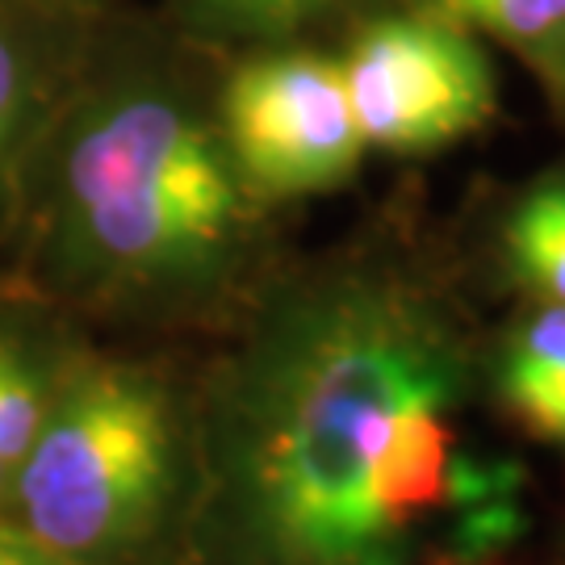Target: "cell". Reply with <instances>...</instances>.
I'll use <instances>...</instances> for the list:
<instances>
[{
    "instance_id": "obj_1",
    "label": "cell",
    "mask_w": 565,
    "mask_h": 565,
    "mask_svg": "<svg viewBox=\"0 0 565 565\" xmlns=\"http://www.w3.org/2000/svg\"><path fill=\"white\" fill-rule=\"evenodd\" d=\"M478 356L394 264H331L256 310L193 424L205 565H348L440 515L515 503V461L465 448Z\"/></svg>"
},
{
    "instance_id": "obj_2",
    "label": "cell",
    "mask_w": 565,
    "mask_h": 565,
    "mask_svg": "<svg viewBox=\"0 0 565 565\" xmlns=\"http://www.w3.org/2000/svg\"><path fill=\"white\" fill-rule=\"evenodd\" d=\"M25 205L46 294L93 310H181L239 277L256 198L181 84L118 67L51 109Z\"/></svg>"
},
{
    "instance_id": "obj_3",
    "label": "cell",
    "mask_w": 565,
    "mask_h": 565,
    "mask_svg": "<svg viewBox=\"0 0 565 565\" xmlns=\"http://www.w3.org/2000/svg\"><path fill=\"white\" fill-rule=\"evenodd\" d=\"M193 503V419L156 369L76 356L0 515L72 565H142Z\"/></svg>"
},
{
    "instance_id": "obj_4",
    "label": "cell",
    "mask_w": 565,
    "mask_h": 565,
    "mask_svg": "<svg viewBox=\"0 0 565 565\" xmlns=\"http://www.w3.org/2000/svg\"><path fill=\"white\" fill-rule=\"evenodd\" d=\"M214 121L256 202L331 193L352 181L364 156L340 60L319 51H264L243 60L226 76Z\"/></svg>"
},
{
    "instance_id": "obj_5",
    "label": "cell",
    "mask_w": 565,
    "mask_h": 565,
    "mask_svg": "<svg viewBox=\"0 0 565 565\" xmlns=\"http://www.w3.org/2000/svg\"><path fill=\"white\" fill-rule=\"evenodd\" d=\"M340 72L364 147L398 156L469 139L499 109V76L478 34L424 9L361 25Z\"/></svg>"
},
{
    "instance_id": "obj_6",
    "label": "cell",
    "mask_w": 565,
    "mask_h": 565,
    "mask_svg": "<svg viewBox=\"0 0 565 565\" xmlns=\"http://www.w3.org/2000/svg\"><path fill=\"white\" fill-rule=\"evenodd\" d=\"M76 348L46 310L30 302L0 306V507L39 436Z\"/></svg>"
},
{
    "instance_id": "obj_7",
    "label": "cell",
    "mask_w": 565,
    "mask_h": 565,
    "mask_svg": "<svg viewBox=\"0 0 565 565\" xmlns=\"http://www.w3.org/2000/svg\"><path fill=\"white\" fill-rule=\"evenodd\" d=\"M486 382L527 436L565 452V306H527L494 343Z\"/></svg>"
},
{
    "instance_id": "obj_8",
    "label": "cell",
    "mask_w": 565,
    "mask_h": 565,
    "mask_svg": "<svg viewBox=\"0 0 565 565\" xmlns=\"http://www.w3.org/2000/svg\"><path fill=\"white\" fill-rule=\"evenodd\" d=\"M51 109V81L34 42L0 13V231L25 205V184Z\"/></svg>"
},
{
    "instance_id": "obj_9",
    "label": "cell",
    "mask_w": 565,
    "mask_h": 565,
    "mask_svg": "<svg viewBox=\"0 0 565 565\" xmlns=\"http://www.w3.org/2000/svg\"><path fill=\"white\" fill-rule=\"evenodd\" d=\"M511 281L532 302L565 306V172H545L511 202L499 226Z\"/></svg>"
},
{
    "instance_id": "obj_10",
    "label": "cell",
    "mask_w": 565,
    "mask_h": 565,
    "mask_svg": "<svg viewBox=\"0 0 565 565\" xmlns=\"http://www.w3.org/2000/svg\"><path fill=\"white\" fill-rule=\"evenodd\" d=\"M431 18H445L469 34L499 39L532 60L548 81L565 67V0H411Z\"/></svg>"
},
{
    "instance_id": "obj_11",
    "label": "cell",
    "mask_w": 565,
    "mask_h": 565,
    "mask_svg": "<svg viewBox=\"0 0 565 565\" xmlns=\"http://www.w3.org/2000/svg\"><path fill=\"white\" fill-rule=\"evenodd\" d=\"M343 0H177L181 18L210 39L277 42Z\"/></svg>"
},
{
    "instance_id": "obj_12",
    "label": "cell",
    "mask_w": 565,
    "mask_h": 565,
    "mask_svg": "<svg viewBox=\"0 0 565 565\" xmlns=\"http://www.w3.org/2000/svg\"><path fill=\"white\" fill-rule=\"evenodd\" d=\"M0 565H72L55 557L51 548H42L39 541H30L21 527H13L0 515Z\"/></svg>"
},
{
    "instance_id": "obj_13",
    "label": "cell",
    "mask_w": 565,
    "mask_h": 565,
    "mask_svg": "<svg viewBox=\"0 0 565 565\" xmlns=\"http://www.w3.org/2000/svg\"><path fill=\"white\" fill-rule=\"evenodd\" d=\"M348 565H406L403 553H377V557H364V562H348Z\"/></svg>"
},
{
    "instance_id": "obj_14",
    "label": "cell",
    "mask_w": 565,
    "mask_h": 565,
    "mask_svg": "<svg viewBox=\"0 0 565 565\" xmlns=\"http://www.w3.org/2000/svg\"><path fill=\"white\" fill-rule=\"evenodd\" d=\"M553 84H557V88H565V67L557 72V81H553Z\"/></svg>"
},
{
    "instance_id": "obj_15",
    "label": "cell",
    "mask_w": 565,
    "mask_h": 565,
    "mask_svg": "<svg viewBox=\"0 0 565 565\" xmlns=\"http://www.w3.org/2000/svg\"><path fill=\"white\" fill-rule=\"evenodd\" d=\"M30 4H63V0H30Z\"/></svg>"
}]
</instances>
